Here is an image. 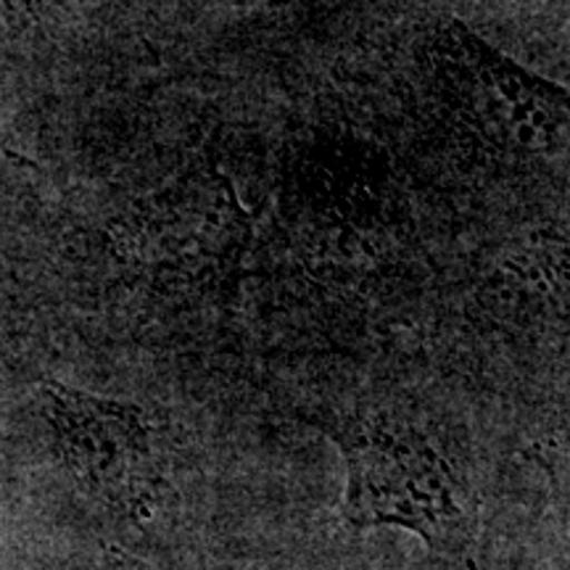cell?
Masks as SVG:
<instances>
[{"label":"cell","instance_id":"cell-1","mask_svg":"<svg viewBox=\"0 0 570 570\" xmlns=\"http://www.w3.org/2000/svg\"><path fill=\"white\" fill-rule=\"evenodd\" d=\"M346 465L344 518L360 529H404L431 550L458 554L475 520L452 468L415 428L381 412L327 425Z\"/></svg>","mask_w":570,"mask_h":570},{"label":"cell","instance_id":"cell-2","mask_svg":"<svg viewBox=\"0 0 570 570\" xmlns=\"http://www.w3.org/2000/svg\"><path fill=\"white\" fill-rule=\"evenodd\" d=\"M46 402L61 449L101 502L132 518L151 515L164 489L159 428L135 404L80 394L51 383Z\"/></svg>","mask_w":570,"mask_h":570},{"label":"cell","instance_id":"cell-3","mask_svg":"<svg viewBox=\"0 0 570 570\" xmlns=\"http://www.w3.org/2000/svg\"><path fill=\"white\" fill-rule=\"evenodd\" d=\"M98 570H154V568L148 566V562L135 558V554L119 550V547H106L101 568Z\"/></svg>","mask_w":570,"mask_h":570}]
</instances>
